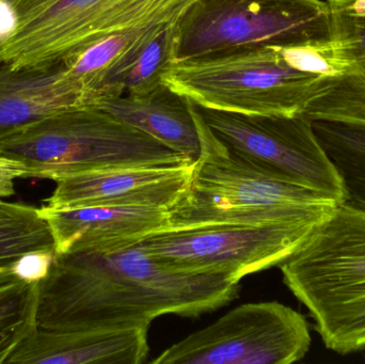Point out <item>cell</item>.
I'll list each match as a JSON object with an SVG mask.
<instances>
[{"mask_svg":"<svg viewBox=\"0 0 365 364\" xmlns=\"http://www.w3.org/2000/svg\"><path fill=\"white\" fill-rule=\"evenodd\" d=\"M96 107L197 162L202 143L195 105L160 83L143 95L105 98Z\"/></svg>","mask_w":365,"mask_h":364,"instance_id":"obj_16","label":"cell"},{"mask_svg":"<svg viewBox=\"0 0 365 364\" xmlns=\"http://www.w3.org/2000/svg\"><path fill=\"white\" fill-rule=\"evenodd\" d=\"M4 1L9 2V4H12V6H14L15 9H16V6H19V4H21V0H4Z\"/></svg>","mask_w":365,"mask_h":364,"instance_id":"obj_25","label":"cell"},{"mask_svg":"<svg viewBox=\"0 0 365 364\" xmlns=\"http://www.w3.org/2000/svg\"><path fill=\"white\" fill-rule=\"evenodd\" d=\"M304 314L278 301L246 303L173 344L152 364H291L311 346Z\"/></svg>","mask_w":365,"mask_h":364,"instance_id":"obj_10","label":"cell"},{"mask_svg":"<svg viewBox=\"0 0 365 364\" xmlns=\"http://www.w3.org/2000/svg\"><path fill=\"white\" fill-rule=\"evenodd\" d=\"M197 110V107H195ZM202 152L188 187L167 209L168 230L325 222L341 204L329 194L270 179L227 153L197 110Z\"/></svg>","mask_w":365,"mask_h":364,"instance_id":"obj_3","label":"cell"},{"mask_svg":"<svg viewBox=\"0 0 365 364\" xmlns=\"http://www.w3.org/2000/svg\"><path fill=\"white\" fill-rule=\"evenodd\" d=\"M322 0H195L175 24V61L330 40Z\"/></svg>","mask_w":365,"mask_h":364,"instance_id":"obj_7","label":"cell"},{"mask_svg":"<svg viewBox=\"0 0 365 364\" xmlns=\"http://www.w3.org/2000/svg\"><path fill=\"white\" fill-rule=\"evenodd\" d=\"M195 0H21L14 30L0 41V66L63 63L98 41L177 21Z\"/></svg>","mask_w":365,"mask_h":364,"instance_id":"obj_6","label":"cell"},{"mask_svg":"<svg viewBox=\"0 0 365 364\" xmlns=\"http://www.w3.org/2000/svg\"><path fill=\"white\" fill-rule=\"evenodd\" d=\"M98 100L96 92L66 72L63 63L46 68L0 66V140L60 111L96 106Z\"/></svg>","mask_w":365,"mask_h":364,"instance_id":"obj_13","label":"cell"},{"mask_svg":"<svg viewBox=\"0 0 365 364\" xmlns=\"http://www.w3.org/2000/svg\"><path fill=\"white\" fill-rule=\"evenodd\" d=\"M279 267L326 348L365 352V209L339 204Z\"/></svg>","mask_w":365,"mask_h":364,"instance_id":"obj_2","label":"cell"},{"mask_svg":"<svg viewBox=\"0 0 365 364\" xmlns=\"http://www.w3.org/2000/svg\"><path fill=\"white\" fill-rule=\"evenodd\" d=\"M149 329L91 331L36 328L9 364H143L150 354Z\"/></svg>","mask_w":365,"mask_h":364,"instance_id":"obj_15","label":"cell"},{"mask_svg":"<svg viewBox=\"0 0 365 364\" xmlns=\"http://www.w3.org/2000/svg\"><path fill=\"white\" fill-rule=\"evenodd\" d=\"M164 24L167 23L132 28L106 36L66 60L64 68L96 92L100 98L98 102L105 98L123 95L124 78L133 62Z\"/></svg>","mask_w":365,"mask_h":364,"instance_id":"obj_17","label":"cell"},{"mask_svg":"<svg viewBox=\"0 0 365 364\" xmlns=\"http://www.w3.org/2000/svg\"><path fill=\"white\" fill-rule=\"evenodd\" d=\"M315 134L342 177L347 201L365 209V130L313 122Z\"/></svg>","mask_w":365,"mask_h":364,"instance_id":"obj_19","label":"cell"},{"mask_svg":"<svg viewBox=\"0 0 365 364\" xmlns=\"http://www.w3.org/2000/svg\"><path fill=\"white\" fill-rule=\"evenodd\" d=\"M27 168L19 160L0 155V198L14 196L15 182L26 179Z\"/></svg>","mask_w":365,"mask_h":364,"instance_id":"obj_22","label":"cell"},{"mask_svg":"<svg viewBox=\"0 0 365 364\" xmlns=\"http://www.w3.org/2000/svg\"><path fill=\"white\" fill-rule=\"evenodd\" d=\"M16 21V9L9 2L0 0V41L14 30Z\"/></svg>","mask_w":365,"mask_h":364,"instance_id":"obj_23","label":"cell"},{"mask_svg":"<svg viewBox=\"0 0 365 364\" xmlns=\"http://www.w3.org/2000/svg\"><path fill=\"white\" fill-rule=\"evenodd\" d=\"M319 224L208 226L153 233L136 244L156 263L182 274L240 282L282 264Z\"/></svg>","mask_w":365,"mask_h":364,"instance_id":"obj_9","label":"cell"},{"mask_svg":"<svg viewBox=\"0 0 365 364\" xmlns=\"http://www.w3.org/2000/svg\"><path fill=\"white\" fill-rule=\"evenodd\" d=\"M331 40L349 66L344 74L327 77L302 115L365 130V13L356 12L347 0H326Z\"/></svg>","mask_w":365,"mask_h":364,"instance_id":"obj_14","label":"cell"},{"mask_svg":"<svg viewBox=\"0 0 365 364\" xmlns=\"http://www.w3.org/2000/svg\"><path fill=\"white\" fill-rule=\"evenodd\" d=\"M0 155L19 160L26 179L51 180L138 166L193 162L96 106L60 111L0 140Z\"/></svg>","mask_w":365,"mask_h":364,"instance_id":"obj_4","label":"cell"},{"mask_svg":"<svg viewBox=\"0 0 365 364\" xmlns=\"http://www.w3.org/2000/svg\"><path fill=\"white\" fill-rule=\"evenodd\" d=\"M53 235L55 254H111L168 229L167 209L147 207H38Z\"/></svg>","mask_w":365,"mask_h":364,"instance_id":"obj_12","label":"cell"},{"mask_svg":"<svg viewBox=\"0 0 365 364\" xmlns=\"http://www.w3.org/2000/svg\"><path fill=\"white\" fill-rule=\"evenodd\" d=\"M38 284L40 280L21 278L0 286V364L8 363L38 328Z\"/></svg>","mask_w":365,"mask_h":364,"instance_id":"obj_20","label":"cell"},{"mask_svg":"<svg viewBox=\"0 0 365 364\" xmlns=\"http://www.w3.org/2000/svg\"><path fill=\"white\" fill-rule=\"evenodd\" d=\"M195 107L229 155L242 166L270 179L346 202L342 177L308 118L246 115Z\"/></svg>","mask_w":365,"mask_h":364,"instance_id":"obj_8","label":"cell"},{"mask_svg":"<svg viewBox=\"0 0 365 364\" xmlns=\"http://www.w3.org/2000/svg\"><path fill=\"white\" fill-rule=\"evenodd\" d=\"M195 162L175 166H138L90 171L56 181L45 199L51 209L147 207L169 209L188 187Z\"/></svg>","mask_w":365,"mask_h":364,"instance_id":"obj_11","label":"cell"},{"mask_svg":"<svg viewBox=\"0 0 365 364\" xmlns=\"http://www.w3.org/2000/svg\"><path fill=\"white\" fill-rule=\"evenodd\" d=\"M43 254H55V245L38 207L0 198V286L27 279V261Z\"/></svg>","mask_w":365,"mask_h":364,"instance_id":"obj_18","label":"cell"},{"mask_svg":"<svg viewBox=\"0 0 365 364\" xmlns=\"http://www.w3.org/2000/svg\"><path fill=\"white\" fill-rule=\"evenodd\" d=\"M347 1L356 12L365 13V0H347Z\"/></svg>","mask_w":365,"mask_h":364,"instance_id":"obj_24","label":"cell"},{"mask_svg":"<svg viewBox=\"0 0 365 364\" xmlns=\"http://www.w3.org/2000/svg\"><path fill=\"white\" fill-rule=\"evenodd\" d=\"M327 77L294 68L269 46L171 62L162 83L203 108L297 115Z\"/></svg>","mask_w":365,"mask_h":364,"instance_id":"obj_5","label":"cell"},{"mask_svg":"<svg viewBox=\"0 0 365 364\" xmlns=\"http://www.w3.org/2000/svg\"><path fill=\"white\" fill-rule=\"evenodd\" d=\"M175 24H164L141 49L124 78L125 95H143L162 83L163 73L175 61Z\"/></svg>","mask_w":365,"mask_h":364,"instance_id":"obj_21","label":"cell"},{"mask_svg":"<svg viewBox=\"0 0 365 364\" xmlns=\"http://www.w3.org/2000/svg\"><path fill=\"white\" fill-rule=\"evenodd\" d=\"M240 282L170 271L135 245L111 254H55L38 284L44 331L150 328L162 316L199 318L225 307Z\"/></svg>","mask_w":365,"mask_h":364,"instance_id":"obj_1","label":"cell"}]
</instances>
